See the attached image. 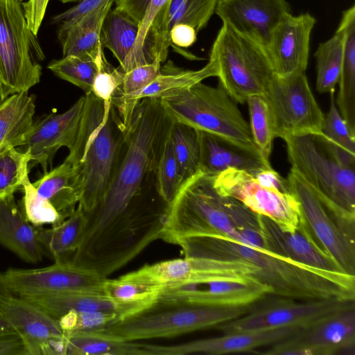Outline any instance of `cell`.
Returning a JSON list of instances; mask_svg holds the SVG:
<instances>
[{
  "label": "cell",
  "instance_id": "obj_1",
  "mask_svg": "<svg viewBox=\"0 0 355 355\" xmlns=\"http://www.w3.org/2000/svg\"><path fill=\"white\" fill-rule=\"evenodd\" d=\"M172 123L160 98L139 102L105 193L85 213L76 263L112 273L160 239L169 205L158 193L156 172Z\"/></svg>",
  "mask_w": 355,
  "mask_h": 355
},
{
  "label": "cell",
  "instance_id": "obj_2",
  "mask_svg": "<svg viewBox=\"0 0 355 355\" xmlns=\"http://www.w3.org/2000/svg\"><path fill=\"white\" fill-rule=\"evenodd\" d=\"M175 245L181 247L184 257L251 263L259 268L256 279L267 285L272 295L302 300L355 299V275L309 266L263 248L222 236L186 237Z\"/></svg>",
  "mask_w": 355,
  "mask_h": 355
},
{
  "label": "cell",
  "instance_id": "obj_3",
  "mask_svg": "<svg viewBox=\"0 0 355 355\" xmlns=\"http://www.w3.org/2000/svg\"><path fill=\"white\" fill-rule=\"evenodd\" d=\"M196 236H222L264 248L258 214L218 193L213 176L200 171L182 184L169 205L160 239L175 245Z\"/></svg>",
  "mask_w": 355,
  "mask_h": 355
},
{
  "label": "cell",
  "instance_id": "obj_4",
  "mask_svg": "<svg viewBox=\"0 0 355 355\" xmlns=\"http://www.w3.org/2000/svg\"><path fill=\"white\" fill-rule=\"evenodd\" d=\"M112 102L92 92L85 95L78 132L66 162L73 168L79 205L92 211L103 197L114 173L126 132Z\"/></svg>",
  "mask_w": 355,
  "mask_h": 355
},
{
  "label": "cell",
  "instance_id": "obj_5",
  "mask_svg": "<svg viewBox=\"0 0 355 355\" xmlns=\"http://www.w3.org/2000/svg\"><path fill=\"white\" fill-rule=\"evenodd\" d=\"M160 101L173 121L220 137L260 154L254 144L250 124L243 116L237 103L220 85L214 87L200 82L167 93Z\"/></svg>",
  "mask_w": 355,
  "mask_h": 355
},
{
  "label": "cell",
  "instance_id": "obj_6",
  "mask_svg": "<svg viewBox=\"0 0 355 355\" xmlns=\"http://www.w3.org/2000/svg\"><path fill=\"white\" fill-rule=\"evenodd\" d=\"M249 307L220 308L158 298L151 306L103 329L128 342L168 338L217 327L243 315Z\"/></svg>",
  "mask_w": 355,
  "mask_h": 355
},
{
  "label": "cell",
  "instance_id": "obj_7",
  "mask_svg": "<svg viewBox=\"0 0 355 355\" xmlns=\"http://www.w3.org/2000/svg\"><path fill=\"white\" fill-rule=\"evenodd\" d=\"M284 140L291 168L327 205L355 216V164L338 158L321 135L292 136Z\"/></svg>",
  "mask_w": 355,
  "mask_h": 355
},
{
  "label": "cell",
  "instance_id": "obj_8",
  "mask_svg": "<svg viewBox=\"0 0 355 355\" xmlns=\"http://www.w3.org/2000/svg\"><path fill=\"white\" fill-rule=\"evenodd\" d=\"M209 58L218 67L220 85L239 103L263 95L275 76L266 51L252 39L223 24L212 44Z\"/></svg>",
  "mask_w": 355,
  "mask_h": 355
},
{
  "label": "cell",
  "instance_id": "obj_9",
  "mask_svg": "<svg viewBox=\"0 0 355 355\" xmlns=\"http://www.w3.org/2000/svg\"><path fill=\"white\" fill-rule=\"evenodd\" d=\"M44 53L21 3L0 0V101L40 83Z\"/></svg>",
  "mask_w": 355,
  "mask_h": 355
},
{
  "label": "cell",
  "instance_id": "obj_10",
  "mask_svg": "<svg viewBox=\"0 0 355 355\" xmlns=\"http://www.w3.org/2000/svg\"><path fill=\"white\" fill-rule=\"evenodd\" d=\"M286 179L317 241L343 272L355 275V217L327 205L294 169Z\"/></svg>",
  "mask_w": 355,
  "mask_h": 355
},
{
  "label": "cell",
  "instance_id": "obj_11",
  "mask_svg": "<svg viewBox=\"0 0 355 355\" xmlns=\"http://www.w3.org/2000/svg\"><path fill=\"white\" fill-rule=\"evenodd\" d=\"M355 300H302L269 294L243 315L217 327L223 334L282 328L304 329L331 315L355 307Z\"/></svg>",
  "mask_w": 355,
  "mask_h": 355
},
{
  "label": "cell",
  "instance_id": "obj_12",
  "mask_svg": "<svg viewBox=\"0 0 355 355\" xmlns=\"http://www.w3.org/2000/svg\"><path fill=\"white\" fill-rule=\"evenodd\" d=\"M275 138L322 135L324 114L309 87L305 73L275 76L263 95Z\"/></svg>",
  "mask_w": 355,
  "mask_h": 355
},
{
  "label": "cell",
  "instance_id": "obj_13",
  "mask_svg": "<svg viewBox=\"0 0 355 355\" xmlns=\"http://www.w3.org/2000/svg\"><path fill=\"white\" fill-rule=\"evenodd\" d=\"M258 272L257 267L246 261L184 257L146 264L120 278L162 288L184 283L256 279Z\"/></svg>",
  "mask_w": 355,
  "mask_h": 355
},
{
  "label": "cell",
  "instance_id": "obj_14",
  "mask_svg": "<svg viewBox=\"0 0 355 355\" xmlns=\"http://www.w3.org/2000/svg\"><path fill=\"white\" fill-rule=\"evenodd\" d=\"M220 194L232 197L256 214L268 217L283 231L294 232L302 220L300 203L291 193L260 184L247 171L228 168L213 176Z\"/></svg>",
  "mask_w": 355,
  "mask_h": 355
},
{
  "label": "cell",
  "instance_id": "obj_15",
  "mask_svg": "<svg viewBox=\"0 0 355 355\" xmlns=\"http://www.w3.org/2000/svg\"><path fill=\"white\" fill-rule=\"evenodd\" d=\"M268 355H354L355 307L331 315L268 347Z\"/></svg>",
  "mask_w": 355,
  "mask_h": 355
},
{
  "label": "cell",
  "instance_id": "obj_16",
  "mask_svg": "<svg viewBox=\"0 0 355 355\" xmlns=\"http://www.w3.org/2000/svg\"><path fill=\"white\" fill-rule=\"evenodd\" d=\"M105 277L76 266L71 261H55L49 266L9 268L2 273L7 290L16 295H52L66 292L103 293Z\"/></svg>",
  "mask_w": 355,
  "mask_h": 355
},
{
  "label": "cell",
  "instance_id": "obj_17",
  "mask_svg": "<svg viewBox=\"0 0 355 355\" xmlns=\"http://www.w3.org/2000/svg\"><path fill=\"white\" fill-rule=\"evenodd\" d=\"M0 311L22 340L27 355H67L66 336L44 310L11 293H0Z\"/></svg>",
  "mask_w": 355,
  "mask_h": 355
},
{
  "label": "cell",
  "instance_id": "obj_18",
  "mask_svg": "<svg viewBox=\"0 0 355 355\" xmlns=\"http://www.w3.org/2000/svg\"><path fill=\"white\" fill-rule=\"evenodd\" d=\"M269 294H272V291L267 285L255 279H249L165 286L162 288L159 298L230 308L250 306Z\"/></svg>",
  "mask_w": 355,
  "mask_h": 355
},
{
  "label": "cell",
  "instance_id": "obj_19",
  "mask_svg": "<svg viewBox=\"0 0 355 355\" xmlns=\"http://www.w3.org/2000/svg\"><path fill=\"white\" fill-rule=\"evenodd\" d=\"M214 12L223 24L266 49L273 30L291 9L286 0H216Z\"/></svg>",
  "mask_w": 355,
  "mask_h": 355
},
{
  "label": "cell",
  "instance_id": "obj_20",
  "mask_svg": "<svg viewBox=\"0 0 355 355\" xmlns=\"http://www.w3.org/2000/svg\"><path fill=\"white\" fill-rule=\"evenodd\" d=\"M315 23L316 19L309 12L296 16L290 14L275 27L266 51L276 76L305 73Z\"/></svg>",
  "mask_w": 355,
  "mask_h": 355
},
{
  "label": "cell",
  "instance_id": "obj_21",
  "mask_svg": "<svg viewBox=\"0 0 355 355\" xmlns=\"http://www.w3.org/2000/svg\"><path fill=\"white\" fill-rule=\"evenodd\" d=\"M85 96H81L67 111L44 114L34 121L27 139L17 148L28 150L32 162L39 164L44 173L48 171L57 151L62 147L69 150L74 145L83 111Z\"/></svg>",
  "mask_w": 355,
  "mask_h": 355
},
{
  "label": "cell",
  "instance_id": "obj_22",
  "mask_svg": "<svg viewBox=\"0 0 355 355\" xmlns=\"http://www.w3.org/2000/svg\"><path fill=\"white\" fill-rule=\"evenodd\" d=\"M216 4V0H168L154 18L146 36L144 51L150 61L166 60L173 26L185 24L198 33L207 26Z\"/></svg>",
  "mask_w": 355,
  "mask_h": 355
},
{
  "label": "cell",
  "instance_id": "obj_23",
  "mask_svg": "<svg viewBox=\"0 0 355 355\" xmlns=\"http://www.w3.org/2000/svg\"><path fill=\"white\" fill-rule=\"evenodd\" d=\"M299 329L282 328L265 331H236L218 337L171 345H143L146 355H219L250 352L268 347L291 336Z\"/></svg>",
  "mask_w": 355,
  "mask_h": 355
},
{
  "label": "cell",
  "instance_id": "obj_24",
  "mask_svg": "<svg viewBox=\"0 0 355 355\" xmlns=\"http://www.w3.org/2000/svg\"><path fill=\"white\" fill-rule=\"evenodd\" d=\"M258 219L264 248L309 266L343 272L317 241L303 217L300 226L292 232L283 231L268 217L258 215Z\"/></svg>",
  "mask_w": 355,
  "mask_h": 355
},
{
  "label": "cell",
  "instance_id": "obj_25",
  "mask_svg": "<svg viewBox=\"0 0 355 355\" xmlns=\"http://www.w3.org/2000/svg\"><path fill=\"white\" fill-rule=\"evenodd\" d=\"M199 142V171L209 176L234 168L254 173L271 167L259 153H252L214 135L197 130Z\"/></svg>",
  "mask_w": 355,
  "mask_h": 355
},
{
  "label": "cell",
  "instance_id": "obj_26",
  "mask_svg": "<svg viewBox=\"0 0 355 355\" xmlns=\"http://www.w3.org/2000/svg\"><path fill=\"white\" fill-rule=\"evenodd\" d=\"M0 244L30 263L41 261L44 253L37 227L28 221L14 195L0 200Z\"/></svg>",
  "mask_w": 355,
  "mask_h": 355
},
{
  "label": "cell",
  "instance_id": "obj_27",
  "mask_svg": "<svg viewBox=\"0 0 355 355\" xmlns=\"http://www.w3.org/2000/svg\"><path fill=\"white\" fill-rule=\"evenodd\" d=\"M217 76L216 63L211 58L205 67L198 70H182L169 66L164 72L161 70V73L142 90L125 99L115 109L127 128L141 100L160 98L167 93L189 87L207 78Z\"/></svg>",
  "mask_w": 355,
  "mask_h": 355
},
{
  "label": "cell",
  "instance_id": "obj_28",
  "mask_svg": "<svg viewBox=\"0 0 355 355\" xmlns=\"http://www.w3.org/2000/svg\"><path fill=\"white\" fill-rule=\"evenodd\" d=\"M113 4L110 3L94 10L69 25L60 26L58 38L63 56L76 55L96 59L102 44V25Z\"/></svg>",
  "mask_w": 355,
  "mask_h": 355
},
{
  "label": "cell",
  "instance_id": "obj_29",
  "mask_svg": "<svg viewBox=\"0 0 355 355\" xmlns=\"http://www.w3.org/2000/svg\"><path fill=\"white\" fill-rule=\"evenodd\" d=\"M38 306L56 320L69 311H101L126 317L125 309L101 293L66 292L52 295L19 296ZM117 319V320H118Z\"/></svg>",
  "mask_w": 355,
  "mask_h": 355
},
{
  "label": "cell",
  "instance_id": "obj_30",
  "mask_svg": "<svg viewBox=\"0 0 355 355\" xmlns=\"http://www.w3.org/2000/svg\"><path fill=\"white\" fill-rule=\"evenodd\" d=\"M35 111V97L28 92L0 101V155L24 144L33 126Z\"/></svg>",
  "mask_w": 355,
  "mask_h": 355
},
{
  "label": "cell",
  "instance_id": "obj_31",
  "mask_svg": "<svg viewBox=\"0 0 355 355\" xmlns=\"http://www.w3.org/2000/svg\"><path fill=\"white\" fill-rule=\"evenodd\" d=\"M86 223V214L78 205L74 211L60 223L51 228L36 227L44 252L55 261H70L80 243Z\"/></svg>",
  "mask_w": 355,
  "mask_h": 355
},
{
  "label": "cell",
  "instance_id": "obj_32",
  "mask_svg": "<svg viewBox=\"0 0 355 355\" xmlns=\"http://www.w3.org/2000/svg\"><path fill=\"white\" fill-rule=\"evenodd\" d=\"M33 184L39 194L52 204L63 220L74 211L79 202L73 168L66 161L44 173Z\"/></svg>",
  "mask_w": 355,
  "mask_h": 355
},
{
  "label": "cell",
  "instance_id": "obj_33",
  "mask_svg": "<svg viewBox=\"0 0 355 355\" xmlns=\"http://www.w3.org/2000/svg\"><path fill=\"white\" fill-rule=\"evenodd\" d=\"M64 334L67 355H146L143 344L121 340L103 329Z\"/></svg>",
  "mask_w": 355,
  "mask_h": 355
},
{
  "label": "cell",
  "instance_id": "obj_34",
  "mask_svg": "<svg viewBox=\"0 0 355 355\" xmlns=\"http://www.w3.org/2000/svg\"><path fill=\"white\" fill-rule=\"evenodd\" d=\"M138 32L139 24L123 12L111 8L102 25L101 42L121 65L132 50Z\"/></svg>",
  "mask_w": 355,
  "mask_h": 355
},
{
  "label": "cell",
  "instance_id": "obj_35",
  "mask_svg": "<svg viewBox=\"0 0 355 355\" xmlns=\"http://www.w3.org/2000/svg\"><path fill=\"white\" fill-rule=\"evenodd\" d=\"M161 289L158 286L121 278H106L103 284L104 294L125 309L126 317L153 304L158 300Z\"/></svg>",
  "mask_w": 355,
  "mask_h": 355
},
{
  "label": "cell",
  "instance_id": "obj_36",
  "mask_svg": "<svg viewBox=\"0 0 355 355\" xmlns=\"http://www.w3.org/2000/svg\"><path fill=\"white\" fill-rule=\"evenodd\" d=\"M344 33L338 26L334 35L320 43L314 56L316 60V89L320 94L334 92L340 75Z\"/></svg>",
  "mask_w": 355,
  "mask_h": 355
},
{
  "label": "cell",
  "instance_id": "obj_37",
  "mask_svg": "<svg viewBox=\"0 0 355 355\" xmlns=\"http://www.w3.org/2000/svg\"><path fill=\"white\" fill-rule=\"evenodd\" d=\"M330 94V105L322 129V136L331 151L342 160L355 163V135L340 115L335 102L334 92Z\"/></svg>",
  "mask_w": 355,
  "mask_h": 355
},
{
  "label": "cell",
  "instance_id": "obj_38",
  "mask_svg": "<svg viewBox=\"0 0 355 355\" xmlns=\"http://www.w3.org/2000/svg\"><path fill=\"white\" fill-rule=\"evenodd\" d=\"M182 184L199 171V142L197 130L173 121L170 129Z\"/></svg>",
  "mask_w": 355,
  "mask_h": 355
},
{
  "label": "cell",
  "instance_id": "obj_39",
  "mask_svg": "<svg viewBox=\"0 0 355 355\" xmlns=\"http://www.w3.org/2000/svg\"><path fill=\"white\" fill-rule=\"evenodd\" d=\"M32 155L28 150L10 148L0 155V200L21 189L29 178Z\"/></svg>",
  "mask_w": 355,
  "mask_h": 355
},
{
  "label": "cell",
  "instance_id": "obj_40",
  "mask_svg": "<svg viewBox=\"0 0 355 355\" xmlns=\"http://www.w3.org/2000/svg\"><path fill=\"white\" fill-rule=\"evenodd\" d=\"M246 103L250 115V128L254 145L262 158L270 162L275 139L269 109L263 95L250 96Z\"/></svg>",
  "mask_w": 355,
  "mask_h": 355
},
{
  "label": "cell",
  "instance_id": "obj_41",
  "mask_svg": "<svg viewBox=\"0 0 355 355\" xmlns=\"http://www.w3.org/2000/svg\"><path fill=\"white\" fill-rule=\"evenodd\" d=\"M47 68L58 78L72 83L87 94L92 91L98 64L92 58L67 55L51 60Z\"/></svg>",
  "mask_w": 355,
  "mask_h": 355
},
{
  "label": "cell",
  "instance_id": "obj_42",
  "mask_svg": "<svg viewBox=\"0 0 355 355\" xmlns=\"http://www.w3.org/2000/svg\"><path fill=\"white\" fill-rule=\"evenodd\" d=\"M156 178L158 193L163 200L169 205L181 187L179 166L170 130L159 159Z\"/></svg>",
  "mask_w": 355,
  "mask_h": 355
},
{
  "label": "cell",
  "instance_id": "obj_43",
  "mask_svg": "<svg viewBox=\"0 0 355 355\" xmlns=\"http://www.w3.org/2000/svg\"><path fill=\"white\" fill-rule=\"evenodd\" d=\"M21 189L24 196L20 204L27 219L33 225L52 226L63 221L52 204L39 194L29 178L25 181Z\"/></svg>",
  "mask_w": 355,
  "mask_h": 355
},
{
  "label": "cell",
  "instance_id": "obj_44",
  "mask_svg": "<svg viewBox=\"0 0 355 355\" xmlns=\"http://www.w3.org/2000/svg\"><path fill=\"white\" fill-rule=\"evenodd\" d=\"M160 64L161 62L155 60L123 72L122 81L112 97L114 107L116 108L125 99L149 85L161 73Z\"/></svg>",
  "mask_w": 355,
  "mask_h": 355
},
{
  "label": "cell",
  "instance_id": "obj_45",
  "mask_svg": "<svg viewBox=\"0 0 355 355\" xmlns=\"http://www.w3.org/2000/svg\"><path fill=\"white\" fill-rule=\"evenodd\" d=\"M119 318L101 311H69L57 319L64 333L102 329Z\"/></svg>",
  "mask_w": 355,
  "mask_h": 355
},
{
  "label": "cell",
  "instance_id": "obj_46",
  "mask_svg": "<svg viewBox=\"0 0 355 355\" xmlns=\"http://www.w3.org/2000/svg\"><path fill=\"white\" fill-rule=\"evenodd\" d=\"M168 1H151L144 19L139 25V32L133 49L123 63L117 67L118 69L122 72H127L136 67L151 63L144 51L146 36L154 18Z\"/></svg>",
  "mask_w": 355,
  "mask_h": 355
},
{
  "label": "cell",
  "instance_id": "obj_47",
  "mask_svg": "<svg viewBox=\"0 0 355 355\" xmlns=\"http://www.w3.org/2000/svg\"><path fill=\"white\" fill-rule=\"evenodd\" d=\"M95 60L98 64V71L94 78L91 92L104 102H110L122 81L123 72L117 68H114L106 60L102 44L99 47Z\"/></svg>",
  "mask_w": 355,
  "mask_h": 355
},
{
  "label": "cell",
  "instance_id": "obj_48",
  "mask_svg": "<svg viewBox=\"0 0 355 355\" xmlns=\"http://www.w3.org/2000/svg\"><path fill=\"white\" fill-rule=\"evenodd\" d=\"M116 0H81L78 3L63 12L58 14L52 18L53 24L60 26L69 25L88 12L101 8L110 3H115Z\"/></svg>",
  "mask_w": 355,
  "mask_h": 355
},
{
  "label": "cell",
  "instance_id": "obj_49",
  "mask_svg": "<svg viewBox=\"0 0 355 355\" xmlns=\"http://www.w3.org/2000/svg\"><path fill=\"white\" fill-rule=\"evenodd\" d=\"M50 0H28L21 6L28 28L37 35Z\"/></svg>",
  "mask_w": 355,
  "mask_h": 355
},
{
  "label": "cell",
  "instance_id": "obj_50",
  "mask_svg": "<svg viewBox=\"0 0 355 355\" xmlns=\"http://www.w3.org/2000/svg\"><path fill=\"white\" fill-rule=\"evenodd\" d=\"M152 0H116L115 9L123 12L137 24L144 19Z\"/></svg>",
  "mask_w": 355,
  "mask_h": 355
},
{
  "label": "cell",
  "instance_id": "obj_51",
  "mask_svg": "<svg viewBox=\"0 0 355 355\" xmlns=\"http://www.w3.org/2000/svg\"><path fill=\"white\" fill-rule=\"evenodd\" d=\"M196 31L185 24H175L170 31L169 37L171 44L178 46L187 48L197 40Z\"/></svg>",
  "mask_w": 355,
  "mask_h": 355
},
{
  "label": "cell",
  "instance_id": "obj_52",
  "mask_svg": "<svg viewBox=\"0 0 355 355\" xmlns=\"http://www.w3.org/2000/svg\"><path fill=\"white\" fill-rule=\"evenodd\" d=\"M0 355H27L24 343L17 334L0 335Z\"/></svg>",
  "mask_w": 355,
  "mask_h": 355
},
{
  "label": "cell",
  "instance_id": "obj_53",
  "mask_svg": "<svg viewBox=\"0 0 355 355\" xmlns=\"http://www.w3.org/2000/svg\"><path fill=\"white\" fill-rule=\"evenodd\" d=\"M17 334L12 326L0 311V335Z\"/></svg>",
  "mask_w": 355,
  "mask_h": 355
},
{
  "label": "cell",
  "instance_id": "obj_54",
  "mask_svg": "<svg viewBox=\"0 0 355 355\" xmlns=\"http://www.w3.org/2000/svg\"><path fill=\"white\" fill-rule=\"evenodd\" d=\"M0 293H10L5 287L2 280V273L0 272Z\"/></svg>",
  "mask_w": 355,
  "mask_h": 355
},
{
  "label": "cell",
  "instance_id": "obj_55",
  "mask_svg": "<svg viewBox=\"0 0 355 355\" xmlns=\"http://www.w3.org/2000/svg\"><path fill=\"white\" fill-rule=\"evenodd\" d=\"M62 3H78L81 0H59Z\"/></svg>",
  "mask_w": 355,
  "mask_h": 355
},
{
  "label": "cell",
  "instance_id": "obj_56",
  "mask_svg": "<svg viewBox=\"0 0 355 355\" xmlns=\"http://www.w3.org/2000/svg\"><path fill=\"white\" fill-rule=\"evenodd\" d=\"M15 1H17L18 2L22 3L24 0H15Z\"/></svg>",
  "mask_w": 355,
  "mask_h": 355
}]
</instances>
